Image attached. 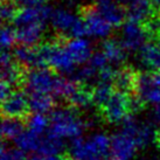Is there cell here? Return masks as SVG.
I'll return each mask as SVG.
<instances>
[{"mask_svg": "<svg viewBox=\"0 0 160 160\" xmlns=\"http://www.w3.org/2000/svg\"><path fill=\"white\" fill-rule=\"evenodd\" d=\"M68 158L70 160L111 159V138L104 133H95L87 138L72 139Z\"/></svg>", "mask_w": 160, "mask_h": 160, "instance_id": "1", "label": "cell"}, {"mask_svg": "<svg viewBox=\"0 0 160 160\" xmlns=\"http://www.w3.org/2000/svg\"><path fill=\"white\" fill-rule=\"evenodd\" d=\"M85 125L78 110L69 105L54 109L49 116V131L60 138H78Z\"/></svg>", "mask_w": 160, "mask_h": 160, "instance_id": "2", "label": "cell"}, {"mask_svg": "<svg viewBox=\"0 0 160 160\" xmlns=\"http://www.w3.org/2000/svg\"><path fill=\"white\" fill-rule=\"evenodd\" d=\"M50 23L56 31V35L66 39L82 38L88 35V29L82 17L64 8H56L50 17Z\"/></svg>", "mask_w": 160, "mask_h": 160, "instance_id": "3", "label": "cell"}, {"mask_svg": "<svg viewBox=\"0 0 160 160\" xmlns=\"http://www.w3.org/2000/svg\"><path fill=\"white\" fill-rule=\"evenodd\" d=\"M132 95L133 93H126L115 89L110 99L99 111L104 120L109 123H123L132 115Z\"/></svg>", "mask_w": 160, "mask_h": 160, "instance_id": "4", "label": "cell"}, {"mask_svg": "<svg viewBox=\"0 0 160 160\" xmlns=\"http://www.w3.org/2000/svg\"><path fill=\"white\" fill-rule=\"evenodd\" d=\"M134 95L146 104H160V71L137 72Z\"/></svg>", "mask_w": 160, "mask_h": 160, "instance_id": "5", "label": "cell"}, {"mask_svg": "<svg viewBox=\"0 0 160 160\" xmlns=\"http://www.w3.org/2000/svg\"><path fill=\"white\" fill-rule=\"evenodd\" d=\"M58 75L48 67H39L29 69L26 74L23 87L28 93L40 92L53 95Z\"/></svg>", "mask_w": 160, "mask_h": 160, "instance_id": "6", "label": "cell"}, {"mask_svg": "<svg viewBox=\"0 0 160 160\" xmlns=\"http://www.w3.org/2000/svg\"><path fill=\"white\" fill-rule=\"evenodd\" d=\"M151 40V34L142 23L128 20L122 26V45L128 52L140 50L147 41Z\"/></svg>", "mask_w": 160, "mask_h": 160, "instance_id": "7", "label": "cell"}, {"mask_svg": "<svg viewBox=\"0 0 160 160\" xmlns=\"http://www.w3.org/2000/svg\"><path fill=\"white\" fill-rule=\"evenodd\" d=\"M1 112L2 117L6 118H19L27 120L31 112L28 95L21 90H13L8 97L2 101Z\"/></svg>", "mask_w": 160, "mask_h": 160, "instance_id": "8", "label": "cell"}, {"mask_svg": "<svg viewBox=\"0 0 160 160\" xmlns=\"http://www.w3.org/2000/svg\"><path fill=\"white\" fill-rule=\"evenodd\" d=\"M122 131L133 138L139 148L147 146L152 140L156 139V131H153L152 125L137 119L132 115L123 122Z\"/></svg>", "mask_w": 160, "mask_h": 160, "instance_id": "9", "label": "cell"}, {"mask_svg": "<svg viewBox=\"0 0 160 160\" xmlns=\"http://www.w3.org/2000/svg\"><path fill=\"white\" fill-rule=\"evenodd\" d=\"M81 17L84 20L88 35L95 38H105L111 33V25L99 14L95 5H87L80 11Z\"/></svg>", "mask_w": 160, "mask_h": 160, "instance_id": "10", "label": "cell"}, {"mask_svg": "<svg viewBox=\"0 0 160 160\" xmlns=\"http://www.w3.org/2000/svg\"><path fill=\"white\" fill-rule=\"evenodd\" d=\"M139 148L130 134L120 131L111 137V160H131Z\"/></svg>", "mask_w": 160, "mask_h": 160, "instance_id": "11", "label": "cell"}, {"mask_svg": "<svg viewBox=\"0 0 160 160\" xmlns=\"http://www.w3.org/2000/svg\"><path fill=\"white\" fill-rule=\"evenodd\" d=\"M52 13H53V9L47 5L20 8L15 19H14L13 23L15 28L38 22L46 23L48 20H50Z\"/></svg>", "mask_w": 160, "mask_h": 160, "instance_id": "12", "label": "cell"}, {"mask_svg": "<svg viewBox=\"0 0 160 160\" xmlns=\"http://www.w3.org/2000/svg\"><path fill=\"white\" fill-rule=\"evenodd\" d=\"M126 15L128 20L146 25L160 13L153 7L151 0H131L126 6Z\"/></svg>", "mask_w": 160, "mask_h": 160, "instance_id": "13", "label": "cell"}, {"mask_svg": "<svg viewBox=\"0 0 160 160\" xmlns=\"http://www.w3.org/2000/svg\"><path fill=\"white\" fill-rule=\"evenodd\" d=\"M95 6L99 14L112 27L123 26L125 22V18H128L126 8L115 0H98Z\"/></svg>", "mask_w": 160, "mask_h": 160, "instance_id": "14", "label": "cell"}, {"mask_svg": "<svg viewBox=\"0 0 160 160\" xmlns=\"http://www.w3.org/2000/svg\"><path fill=\"white\" fill-rule=\"evenodd\" d=\"M66 48L70 54L71 58L75 61L76 64H83L88 62L92 55L91 45L88 40L82 38H74L66 40Z\"/></svg>", "mask_w": 160, "mask_h": 160, "instance_id": "15", "label": "cell"}, {"mask_svg": "<svg viewBox=\"0 0 160 160\" xmlns=\"http://www.w3.org/2000/svg\"><path fill=\"white\" fill-rule=\"evenodd\" d=\"M13 56L15 61L20 63L23 68L27 70L33 69V68L42 67L40 61V55H39V49L34 46H26L19 45L13 50Z\"/></svg>", "mask_w": 160, "mask_h": 160, "instance_id": "16", "label": "cell"}, {"mask_svg": "<svg viewBox=\"0 0 160 160\" xmlns=\"http://www.w3.org/2000/svg\"><path fill=\"white\" fill-rule=\"evenodd\" d=\"M142 63L153 71H160V41L150 40L139 50Z\"/></svg>", "mask_w": 160, "mask_h": 160, "instance_id": "17", "label": "cell"}, {"mask_svg": "<svg viewBox=\"0 0 160 160\" xmlns=\"http://www.w3.org/2000/svg\"><path fill=\"white\" fill-rule=\"evenodd\" d=\"M46 23L38 22L27 25L22 27H17V41L19 45L26 46H35L42 38V34L45 32Z\"/></svg>", "mask_w": 160, "mask_h": 160, "instance_id": "18", "label": "cell"}, {"mask_svg": "<svg viewBox=\"0 0 160 160\" xmlns=\"http://www.w3.org/2000/svg\"><path fill=\"white\" fill-rule=\"evenodd\" d=\"M137 72L131 67L120 68L116 71L115 80H113V87L116 90H119L126 93H134V84H136V77Z\"/></svg>", "mask_w": 160, "mask_h": 160, "instance_id": "19", "label": "cell"}, {"mask_svg": "<svg viewBox=\"0 0 160 160\" xmlns=\"http://www.w3.org/2000/svg\"><path fill=\"white\" fill-rule=\"evenodd\" d=\"M53 95L49 93H40L33 92L28 93V102L31 111L34 113H46V112L53 111L55 101H54Z\"/></svg>", "mask_w": 160, "mask_h": 160, "instance_id": "20", "label": "cell"}, {"mask_svg": "<svg viewBox=\"0 0 160 160\" xmlns=\"http://www.w3.org/2000/svg\"><path fill=\"white\" fill-rule=\"evenodd\" d=\"M102 52L105 54L109 63L119 64L126 60V49L123 47L122 42L116 40H105L102 45Z\"/></svg>", "mask_w": 160, "mask_h": 160, "instance_id": "21", "label": "cell"}, {"mask_svg": "<svg viewBox=\"0 0 160 160\" xmlns=\"http://www.w3.org/2000/svg\"><path fill=\"white\" fill-rule=\"evenodd\" d=\"M43 134H35L31 131H25L18 138L14 139L15 145L19 150L26 152H38L40 151L41 144H42Z\"/></svg>", "mask_w": 160, "mask_h": 160, "instance_id": "22", "label": "cell"}, {"mask_svg": "<svg viewBox=\"0 0 160 160\" xmlns=\"http://www.w3.org/2000/svg\"><path fill=\"white\" fill-rule=\"evenodd\" d=\"M115 91V87L112 83L109 82H101L98 81L97 84L93 85L92 96H93V104L96 105L98 111H101L103 107L108 103L110 99L111 95Z\"/></svg>", "mask_w": 160, "mask_h": 160, "instance_id": "23", "label": "cell"}, {"mask_svg": "<svg viewBox=\"0 0 160 160\" xmlns=\"http://www.w3.org/2000/svg\"><path fill=\"white\" fill-rule=\"evenodd\" d=\"M62 138L53 134L48 129V131L42 137V144H41L39 154L40 156H56L58 153L62 151Z\"/></svg>", "mask_w": 160, "mask_h": 160, "instance_id": "24", "label": "cell"}, {"mask_svg": "<svg viewBox=\"0 0 160 160\" xmlns=\"http://www.w3.org/2000/svg\"><path fill=\"white\" fill-rule=\"evenodd\" d=\"M23 119L19 118H6L4 117L2 124H1V136L4 139H15L20 134L25 132L23 129L26 124Z\"/></svg>", "mask_w": 160, "mask_h": 160, "instance_id": "25", "label": "cell"}, {"mask_svg": "<svg viewBox=\"0 0 160 160\" xmlns=\"http://www.w3.org/2000/svg\"><path fill=\"white\" fill-rule=\"evenodd\" d=\"M28 131L35 134H45L49 129V118L43 113H33L26 120Z\"/></svg>", "mask_w": 160, "mask_h": 160, "instance_id": "26", "label": "cell"}, {"mask_svg": "<svg viewBox=\"0 0 160 160\" xmlns=\"http://www.w3.org/2000/svg\"><path fill=\"white\" fill-rule=\"evenodd\" d=\"M93 78H98V71L90 63L84 64L74 71V77H72V80H75L76 82L85 85H90L89 83Z\"/></svg>", "mask_w": 160, "mask_h": 160, "instance_id": "27", "label": "cell"}, {"mask_svg": "<svg viewBox=\"0 0 160 160\" xmlns=\"http://www.w3.org/2000/svg\"><path fill=\"white\" fill-rule=\"evenodd\" d=\"M19 9L20 8H18V6L13 4L11 0H2L1 1V19L4 23H9L11 21L13 22Z\"/></svg>", "mask_w": 160, "mask_h": 160, "instance_id": "28", "label": "cell"}, {"mask_svg": "<svg viewBox=\"0 0 160 160\" xmlns=\"http://www.w3.org/2000/svg\"><path fill=\"white\" fill-rule=\"evenodd\" d=\"M1 47L2 49H9L12 46L17 42V32L12 26H9V23H4V26L1 28Z\"/></svg>", "mask_w": 160, "mask_h": 160, "instance_id": "29", "label": "cell"}, {"mask_svg": "<svg viewBox=\"0 0 160 160\" xmlns=\"http://www.w3.org/2000/svg\"><path fill=\"white\" fill-rule=\"evenodd\" d=\"M25 152L19 148H7L6 145L1 147V160H26Z\"/></svg>", "mask_w": 160, "mask_h": 160, "instance_id": "30", "label": "cell"}, {"mask_svg": "<svg viewBox=\"0 0 160 160\" xmlns=\"http://www.w3.org/2000/svg\"><path fill=\"white\" fill-rule=\"evenodd\" d=\"M88 63H90L97 71H101L102 69H104V68H107L109 66L108 64L109 61H108L105 54L103 53L102 50H98V52L92 53V55H91L90 60L88 61Z\"/></svg>", "mask_w": 160, "mask_h": 160, "instance_id": "31", "label": "cell"}, {"mask_svg": "<svg viewBox=\"0 0 160 160\" xmlns=\"http://www.w3.org/2000/svg\"><path fill=\"white\" fill-rule=\"evenodd\" d=\"M13 4H15L20 8L25 7H35V6H41L45 5L46 0H11Z\"/></svg>", "mask_w": 160, "mask_h": 160, "instance_id": "32", "label": "cell"}, {"mask_svg": "<svg viewBox=\"0 0 160 160\" xmlns=\"http://www.w3.org/2000/svg\"><path fill=\"white\" fill-rule=\"evenodd\" d=\"M152 125L156 126L157 132H160V104L154 105L152 112Z\"/></svg>", "mask_w": 160, "mask_h": 160, "instance_id": "33", "label": "cell"}, {"mask_svg": "<svg viewBox=\"0 0 160 160\" xmlns=\"http://www.w3.org/2000/svg\"><path fill=\"white\" fill-rule=\"evenodd\" d=\"M13 90H15V89H13V88L9 84H7L6 82H2V81H1V83H0V98H1V102L8 97Z\"/></svg>", "mask_w": 160, "mask_h": 160, "instance_id": "34", "label": "cell"}, {"mask_svg": "<svg viewBox=\"0 0 160 160\" xmlns=\"http://www.w3.org/2000/svg\"><path fill=\"white\" fill-rule=\"evenodd\" d=\"M40 160H66V158L56 156H41Z\"/></svg>", "mask_w": 160, "mask_h": 160, "instance_id": "35", "label": "cell"}, {"mask_svg": "<svg viewBox=\"0 0 160 160\" xmlns=\"http://www.w3.org/2000/svg\"><path fill=\"white\" fill-rule=\"evenodd\" d=\"M154 142H156V145L160 150V132H157V131H156V139H154Z\"/></svg>", "mask_w": 160, "mask_h": 160, "instance_id": "36", "label": "cell"}, {"mask_svg": "<svg viewBox=\"0 0 160 160\" xmlns=\"http://www.w3.org/2000/svg\"><path fill=\"white\" fill-rule=\"evenodd\" d=\"M119 1H128V2H129V1H131V0H119Z\"/></svg>", "mask_w": 160, "mask_h": 160, "instance_id": "37", "label": "cell"}]
</instances>
